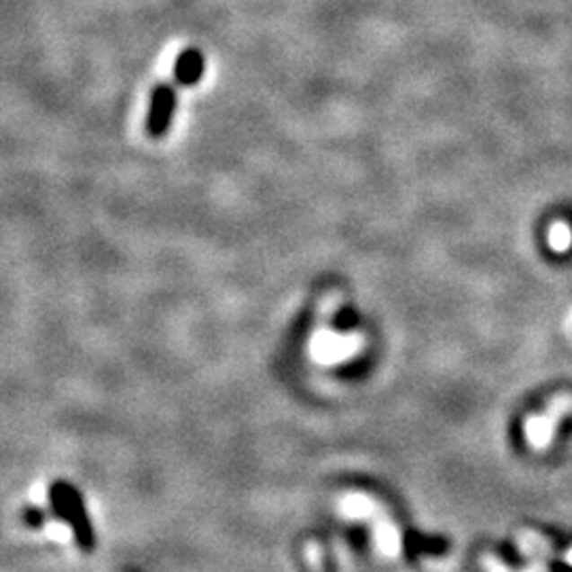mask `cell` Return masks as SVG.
I'll use <instances>...</instances> for the list:
<instances>
[{
    "label": "cell",
    "instance_id": "obj_3",
    "mask_svg": "<svg viewBox=\"0 0 572 572\" xmlns=\"http://www.w3.org/2000/svg\"><path fill=\"white\" fill-rule=\"evenodd\" d=\"M206 70V60L202 51L196 47H189V49L180 51V56L176 57L174 64V81L182 87L198 85L202 81Z\"/></svg>",
    "mask_w": 572,
    "mask_h": 572
},
{
    "label": "cell",
    "instance_id": "obj_2",
    "mask_svg": "<svg viewBox=\"0 0 572 572\" xmlns=\"http://www.w3.org/2000/svg\"><path fill=\"white\" fill-rule=\"evenodd\" d=\"M176 85L159 84L153 87L149 100V113H146V134H149L151 138H163V136L170 132V128H172L176 104H179Z\"/></svg>",
    "mask_w": 572,
    "mask_h": 572
},
{
    "label": "cell",
    "instance_id": "obj_5",
    "mask_svg": "<svg viewBox=\"0 0 572 572\" xmlns=\"http://www.w3.org/2000/svg\"><path fill=\"white\" fill-rule=\"evenodd\" d=\"M480 564L483 572H511L509 566H506L498 556H494V553H486V556H481Z\"/></svg>",
    "mask_w": 572,
    "mask_h": 572
},
{
    "label": "cell",
    "instance_id": "obj_1",
    "mask_svg": "<svg viewBox=\"0 0 572 572\" xmlns=\"http://www.w3.org/2000/svg\"><path fill=\"white\" fill-rule=\"evenodd\" d=\"M572 414V392H558L542 411L524 420V439L534 452H547L556 439L558 424Z\"/></svg>",
    "mask_w": 572,
    "mask_h": 572
},
{
    "label": "cell",
    "instance_id": "obj_4",
    "mask_svg": "<svg viewBox=\"0 0 572 572\" xmlns=\"http://www.w3.org/2000/svg\"><path fill=\"white\" fill-rule=\"evenodd\" d=\"M517 550L524 558H541V559H551L556 553H553V545L547 536H542L534 530H520L517 532Z\"/></svg>",
    "mask_w": 572,
    "mask_h": 572
},
{
    "label": "cell",
    "instance_id": "obj_6",
    "mask_svg": "<svg viewBox=\"0 0 572 572\" xmlns=\"http://www.w3.org/2000/svg\"><path fill=\"white\" fill-rule=\"evenodd\" d=\"M520 572H550V559L532 558V562L524 566Z\"/></svg>",
    "mask_w": 572,
    "mask_h": 572
},
{
    "label": "cell",
    "instance_id": "obj_7",
    "mask_svg": "<svg viewBox=\"0 0 572 572\" xmlns=\"http://www.w3.org/2000/svg\"><path fill=\"white\" fill-rule=\"evenodd\" d=\"M562 559H564V562H566V564H568V566H570V568H572V545L568 547V550H566V551L562 553Z\"/></svg>",
    "mask_w": 572,
    "mask_h": 572
}]
</instances>
